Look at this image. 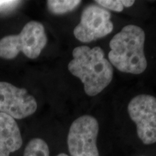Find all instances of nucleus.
Returning a JSON list of instances; mask_svg holds the SVG:
<instances>
[{"instance_id": "f257e3e1", "label": "nucleus", "mask_w": 156, "mask_h": 156, "mask_svg": "<svg viewBox=\"0 0 156 156\" xmlns=\"http://www.w3.org/2000/svg\"><path fill=\"white\" fill-rule=\"evenodd\" d=\"M73 58L68 64V69L82 81L87 95L95 96L99 94L111 83L114 70L101 47L77 46L73 50Z\"/></svg>"}, {"instance_id": "f03ea898", "label": "nucleus", "mask_w": 156, "mask_h": 156, "mask_svg": "<svg viewBox=\"0 0 156 156\" xmlns=\"http://www.w3.org/2000/svg\"><path fill=\"white\" fill-rule=\"evenodd\" d=\"M145 34L139 26L126 25L111 40L108 58L110 63L124 73L139 75L147 66L144 45Z\"/></svg>"}, {"instance_id": "7ed1b4c3", "label": "nucleus", "mask_w": 156, "mask_h": 156, "mask_svg": "<svg viewBox=\"0 0 156 156\" xmlns=\"http://www.w3.org/2000/svg\"><path fill=\"white\" fill-rule=\"evenodd\" d=\"M47 44L44 26L38 21H30L17 35H10L0 40V57L13 59L23 52L31 59L38 58Z\"/></svg>"}, {"instance_id": "20e7f679", "label": "nucleus", "mask_w": 156, "mask_h": 156, "mask_svg": "<svg viewBox=\"0 0 156 156\" xmlns=\"http://www.w3.org/2000/svg\"><path fill=\"white\" fill-rule=\"evenodd\" d=\"M98 131V122L93 116L84 115L74 121L67 136L71 156H99L96 143Z\"/></svg>"}, {"instance_id": "39448f33", "label": "nucleus", "mask_w": 156, "mask_h": 156, "mask_svg": "<svg viewBox=\"0 0 156 156\" xmlns=\"http://www.w3.org/2000/svg\"><path fill=\"white\" fill-rule=\"evenodd\" d=\"M128 112L136 124V132L145 145L156 142V98L151 95H136L130 101Z\"/></svg>"}, {"instance_id": "423d86ee", "label": "nucleus", "mask_w": 156, "mask_h": 156, "mask_svg": "<svg viewBox=\"0 0 156 156\" xmlns=\"http://www.w3.org/2000/svg\"><path fill=\"white\" fill-rule=\"evenodd\" d=\"M114 28L111 13L97 5H90L84 9L80 22L74 29V36L83 43H90L110 34Z\"/></svg>"}, {"instance_id": "0eeeda50", "label": "nucleus", "mask_w": 156, "mask_h": 156, "mask_svg": "<svg viewBox=\"0 0 156 156\" xmlns=\"http://www.w3.org/2000/svg\"><path fill=\"white\" fill-rule=\"evenodd\" d=\"M36 110V100L26 89L0 82V113L15 119H22L34 114Z\"/></svg>"}, {"instance_id": "6e6552de", "label": "nucleus", "mask_w": 156, "mask_h": 156, "mask_svg": "<svg viewBox=\"0 0 156 156\" xmlns=\"http://www.w3.org/2000/svg\"><path fill=\"white\" fill-rule=\"evenodd\" d=\"M23 145V138L16 121L0 113V156H9Z\"/></svg>"}, {"instance_id": "1a4fd4ad", "label": "nucleus", "mask_w": 156, "mask_h": 156, "mask_svg": "<svg viewBox=\"0 0 156 156\" xmlns=\"http://www.w3.org/2000/svg\"><path fill=\"white\" fill-rule=\"evenodd\" d=\"M80 3V0H48L46 2L48 10L54 15H63L73 11Z\"/></svg>"}, {"instance_id": "9d476101", "label": "nucleus", "mask_w": 156, "mask_h": 156, "mask_svg": "<svg viewBox=\"0 0 156 156\" xmlns=\"http://www.w3.org/2000/svg\"><path fill=\"white\" fill-rule=\"evenodd\" d=\"M23 156H50L49 148L44 140L34 138L25 147Z\"/></svg>"}, {"instance_id": "9b49d317", "label": "nucleus", "mask_w": 156, "mask_h": 156, "mask_svg": "<svg viewBox=\"0 0 156 156\" xmlns=\"http://www.w3.org/2000/svg\"><path fill=\"white\" fill-rule=\"evenodd\" d=\"M95 2L102 6L103 8L120 12L123 11L124 7H132L134 4V1L133 0H96Z\"/></svg>"}, {"instance_id": "f8f14e48", "label": "nucleus", "mask_w": 156, "mask_h": 156, "mask_svg": "<svg viewBox=\"0 0 156 156\" xmlns=\"http://www.w3.org/2000/svg\"><path fill=\"white\" fill-rule=\"evenodd\" d=\"M20 2V1L0 0V13H6L12 11Z\"/></svg>"}, {"instance_id": "ddd939ff", "label": "nucleus", "mask_w": 156, "mask_h": 156, "mask_svg": "<svg viewBox=\"0 0 156 156\" xmlns=\"http://www.w3.org/2000/svg\"><path fill=\"white\" fill-rule=\"evenodd\" d=\"M56 156H69V155H67V154H65V153H60V154H58V155H57Z\"/></svg>"}, {"instance_id": "4468645a", "label": "nucleus", "mask_w": 156, "mask_h": 156, "mask_svg": "<svg viewBox=\"0 0 156 156\" xmlns=\"http://www.w3.org/2000/svg\"><path fill=\"white\" fill-rule=\"evenodd\" d=\"M141 156H144V155H141Z\"/></svg>"}]
</instances>
